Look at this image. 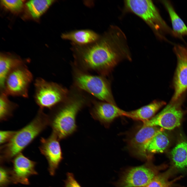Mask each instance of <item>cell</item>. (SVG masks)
<instances>
[{
    "instance_id": "obj_1",
    "label": "cell",
    "mask_w": 187,
    "mask_h": 187,
    "mask_svg": "<svg viewBox=\"0 0 187 187\" xmlns=\"http://www.w3.org/2000/svg\"><path fill=\"white\" fill-rule=\"evenodd\" d=\"M72 45L74 65L84 71H94L105 76L120 62L128 57L126 47L123 39L111 32H106L97 41L90 44Z\"/></svg>"
},
{
    "instance_id": "obj_2",
    "label": "cell",
    "mask_w": 187,
    "mask_h": 187,
    "mask_svg": "<svg viewBox=\"0 0 187 187\" xmlns=\"http://www.w3.org/2000/svg\"><path fill=\"white\" fill-rule=\"evenodd\" d=\"M85 92L72 86L65 100L51 110L48 115L49 125L60 140L77 130V115L83 108L90 105L92 100Z\"/></svg>"
},
{
    "instance_id": "obj_3",
    "label": "cell",
    "mask_w": 187,
    "mask_h": 187,
    "mask_svg": "<svg viewBox=\"0 0 187 187\" xmlns=\"http://www.w3.org/2000/svg\"><path fill=\"white\" fill-rule=\"evenodd\" d=\"M49 125L48 115L39 109L28 124L16 131L7 143L1 145V161H10L22 152Z\"/></svg>"
},
{
    "instance_id": "obj_4",
    "label": "cell",
    "mask_w": 187,
    "mask_h": 187,
    "mask_svg": "<svg viewBox=\"0 0 187 187\" xmlns=\"http://www.w3.org/2000/svg\"><path fill=\"white\" fill-rule=\"evenodd\" d=\"M73 64V86L100 101L116 105L110 83L105 76L90 74Z\"/></svg>"
},
{
    "instance_id": "obj_5",
    "label": "cell",
    "mask_w": 187,
    "mask_h": 187,
    "mask_svg": "<svg viewBox=\"0 0 187 187\" xmlns=\"http://www.w3.org/2000/svg\"><path fill=\"white\" fill-rule=\"evenodd\" d=\"M125 3L127 9L143 19L158 36L161 37L164 32L172 34L151 1L128 0Z\"/></svg>"
},
{
    "instance_id": "obj_6",
    "label": "cell",
    "mask_w": 187,
    "mask_h": 187,
    "mask_svg": "<svg viewBox=\"0 0 187 187\" xmlns=\"http://www.w3.org/2000/svg\"><path fill=\"white\" fill-rule=\"evenodd\" d=\"M35 102L39 108L50 110L64 101L69 90L58 83L47 81L41 78L34 83Z\"/></svg>"
},
{
    "instance_id": "obj_7",
    "label": "cell",
    "mask_w": 187,
    "mask_h": 187,
    "mask_svg": "<svg viewBox=\"0 0 187 187\" xmlns=\"http://www.w3.org/2000/svg\"><path fill=\"white\" fill-rule=\"evenodd\" d=\"M33 76L25 63L13 69L7 76L3 92L8 96L27 98L28 88L32 81Z\"/></svg>"
},
{
    "instance_id": "obj_8",
    "label": "cell",
    "mask_w": 187,
    "mask_h": 187,
    "mask_svg": "<svg viewBox=\"0 0 187 187\" xmlns=\"http://www.w3.org/2000/svg\"><path fill=\"white\" fill-rule=\"evenodd\" d=\"M181 105L179 100L171 101L160 112L150 119L143 122V125L156 126L168 130L179 126L183 114Z\"/></svg>"
},
{
    "instance_id": "obj_9",
    "label": "cell",
    "mask_w": 187,
    "mask_h": 187,
    "mask_svg": "<svg viewBox=\"0 0 187 187\" xmlns=\"http://www.w3.org/2000/svg\"><path fill=\"white\" fill-rule=\"evenodd\" d=\"M60 141L57 136L52 132L48 138L42 137L40 139L39 149L48 161V171L50 175L52 176L55 175L63 159Z\"/></svg>"
},
{
    "instance_id": "obj_10",
    "label": "cell",
    "mask_w": 187,
    "mask_h": 187,
    "mask_svg": "<svg viewBox=\"0 0 187 187\" xmlns=\"http://www.w3.org/2000/svg\"><path fill=\"white\" fill-rule=\"evenodd\" d=\"M173 49L177 65L174 79V93L171 101H176L187 90V55L183 45H177Z\"/></svg>"
},
{
    "instance_id": "obj_11",
    "label": "cell",
    "mask_w": 187,
    "mask_h": 187,
    "mask_svg": "<svg viewBox=\"0 0 187 187\" xmlns=\"http://www.w3.org/2000/svg\"><path fill=\"white\" fill-rule=\"evenodd\" d=\"M11 161L13 166L10 169L12 183L29 185V177L38 174L35 169L36 163L25 157L22 152L15 156Z\"/></svg>"
},
{
    "instance_id": "obj_12",
    "label": "cell",
    "mask_w": 187,
    "mask_h": 187,
    "mask_svg": "<svg viewBox=\"0 0 187 187\" xmlns=\"http://www.w3.org/2000/svg\"><path fill=\"white\" fill-rule=\"evenodd\" d=\"M90 113L93 118L108 127L116 118L124 116L125 111L109 103L92 100L90 105Z\"/></svg>"
},
{
    "instance_id": "obj_13",
    "label": "cell",
    "mask_w": 187,
    "mask_h": 187,
    "mask_svg": "<svg viewBox=\"0 0 187 187\" xmlns=\"http://www.w3.org/2000/svg\"><path fill=\"white\" fill-rule=\"evenodd\" d=\"M163 130V128L156 126L142 125L129 141L128 148L136 154L146 157L147 155L146 148L150 141Z\"/></svg>"
},
{
    "instance_id": "obj_14",
    "label": "cell",
    "mask_w": 187,
    "mask_h": 187,
    "mask_svg": "<svg viewBox=\"0 0 187 187\" xmlns=\"http://www.w3.org/2000/svg\"><path fill=\"white\" fill-rule=\"evenodd\" d=\"M155 176L151 169L144 166L132 168L128 170L121 182V187H144Z\"/></svg>"
},
{
    "instance_id": "obj_15",
    "label": "cell",
    "mask_w": 187,
    "mask_h": 187,
    "mask_svg": "<svg viewBox=\"0 0 187 187\" xmlns=\"http://www.w3.org/2000/svg\"><path fill=\"white\" fill-rule=\"evenodd\" d=\"M100 35L89 29H82L73 31L63 33V39L70 41L72 44L79 46L88 45L97 41Z\"/></svg>"
},
{
    "instance_id": "obj_16",
    "label": "cell",
    "mask_w": 187,
    "mask_h": 187,
    "mask_svg": "<svg viewBox=\"0 0 187 187\" xmlns=\"http://www.w3.org/2000/svg\"><path fill=\"white\" fill-rule=\"evenodd\" d=\"M165 104L163 101L155 100L138 109L125 111L124 116L143 122L152 118L156 112Z\"/></svg>"
},
{
    "instance_id": "obj_17",
    "label": "cell",
    "mask_w": 187,
    "mask_h": 187,
    "mask_svg": "<svg viewBox=\"0 0 187 187\" xmlns=\"http://www.w3.org/2000/svg\"><path fill=\"white\" fill-rule=\"evenodd\" d=\"M25 63V61L18 57L9 55L0 54V91L3 90L5 79L9 73L15 68Z\"/></svg>"
},
{
    "instance_id": "obj_18",
    "label": "cell",
    "mask_w": 187,
    "mask_h": 187,
    "mask_svg": "<svg viewBox=\"0 0 187 187\" xmlns=\"http://www.w3.org/2000/svg\"><path fill=\"white\" fill-rule=\"evenodd\" d=\"M162 1L170 16L172 28L173 35L180 38L187 36V27L176 12L170 2L165 0Z\"/></svg>"
},
{
    "instance_id": "obj_19",
    "label": "cell",
    "mask_w": 187,
    "mask_h": 187,
    "mask_svg": "<svg viewBox=\"0 0 187 187\" xmlns=\"http://www.w3.org/2000/svg\"><path fill=\"white\" fill-rule=\"evenodd\" d=\"M171 155L177 168L183 170L187 168V142L183 141L177 144L171 151Z\"/></svg>"
},
{
    "instance_id": "obj_20",
    "label": "cell",
    "mask_w": 187,
    "mask_h": 187,
    "mask_svg": "<svg viewBox=\"0 0 187 187\" xmlns=\"http://www.w3.org/2000/svg\"><path fill=\"white\" fill-rule=\"evenodd\" d=\"M169 143L167 134L163 130L158 132L152 139L147 146L148 153H155L163 152L168 146Z\"/></svg>"
},
{
    "instance_id": "obj_21",
    "label": "cell",
    "mask_w": 187,
    "mask_h": 187,
    "mask_svg": "<svg viewBox=\"0 0 187 187\" xmlns=\"http://www.w3.org/2000/svg\"><path fill=\"white\" fill-rule=\"evenodd\" d=\"M8 96L3 92H0V121L8 120L13 116V113L18 106L17 104L11 101Z\"/></svg>"
},
{
    "instance_id": "obj_22",
    "label": "cell",
    "mask_w": 187,
    "mask_h": 187,
    "mask_svg": "<svg viewBox=\"0 0 187 187\" xmlns=\"http://www.w3.org/2000/svg\"><path fill=\"white\" fill-rule=\"evenodd\" d=\"M52 0H32L26 3V6L32 17L39 18L54 2Z\"/></svg>"
},
{
    "instance_id": "obj_23",
    "label": "cell",
    "mask_w": 187,
    "mask_h": 187,
    "mask_svg": "<svg viewBox=\"0 0 187 187\" xmlns=\"http://www.w3.org/2000/svg\"><path fill=\"white\" fill-rule=\"evenodd\" d=\"M172 183L166 177L160 175L155 176L149 183L144 187H171Z\"/></svg>"
},
{
    "instance_id": "obj_24",
    "label": "cell",
    "mask_w": 187,
    "mask_h": 187,
    "mask_svg": "<svg viewBox=\"0 0 187 187\" xmlns=\"http://www.w3.org/2000/svg\"><path fill=\"white\" fill-rule=\"evenodd\" d=\"M1 2L7 9L14 12L20 10L23 6L24 3L23 1L21 0H3Z\"/></svg>"
},
{
    "instance_id": "obj_25",
    "label": "cell",
    "mask_w": 187,
    "mask_h": 187,
    "mask_svg": "<svg viewBox=\"0 0 187 187\" xmlns=\"http://www.w3.org/2000/svg\"><path fill=\"white\" fill-rule=\"evenodd\" d=\"M0 173V187H6L12 183L10 169L1 166Z\"/></svg>"
},
{
    "instance_id": "obj_26",
    "label": "cell",
    "mask_w": 187,
    "mask_h": 187,
    "mask_svg": "<svg viewBox=\"0 0 187 187\" xmlns=\"http://www.w3.org/2000/svg\"><path fill=\"white\" fill-rule=\"evenodd\" d=\"M16 131L0 130V144L1 145L9 141L14 134Z\"/></svg>"
},
{
    "instance_id": "obj_27",
    "label": "cell",
    "mask_w": 187,
    "mask_h": 187,
    "mask_svg": "<svg viewBox=\"0 0 187 187\" xmlns=\"http://www.w3.org/2000/svg\"><path fill=\"white\" fill-rule=\"evenodd\" d=\"M64 183L65 187H82L71 173H67L66 179L64 181Z\"/></svg>"
},
{
    "instance_id": "obj_28",
    "label": "cell",
    "mask_w": 187,
    "mask_h": 187,
    "mask_svg": "<svg viewBox=\"0 0 187 187\" xmlns=\"http://www.w3.org/2000/svg\"><path fill=\"white\" fill-rule=\"evenodd\" d=\"M184 48L185 52L187 55V45L184 46Z\"/></svg>"
}]
</instances>
